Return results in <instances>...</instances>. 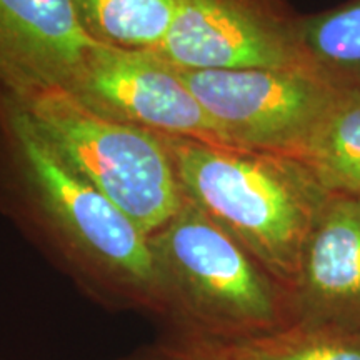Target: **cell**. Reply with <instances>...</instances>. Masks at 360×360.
Wrapping results in <instances>:
<instances>
[{"label":"cell","mask_w":360,"mask_h":360,"mask_svg":"<svg viewBox=\"0 0 360 360\" xmlns=\"http://www.w3.org/2000/svg\"><path fill=\"white\" fill-rule=\"evenodd\" d=\"M64 90L114 122L165 137L231 147L188 89L182 69L159 51L94 44Z\"/></svg>","instance_id":"cell-6"},{"label":"cell","mask_w":360,"mask_h":360,"mask_svg":"<svg viewBox=\"0 0 360 360\" xmlns=\"http://www.w3.org/2000/svg\"><path fill=\"white\" fill-rule=\"evenodd\" d=\"M8 97L53 154L146 236L180 209L184 195L165 135L105 119L58 87Z\"/></svg>","instance_id":"cell-4"},{"label":"cell","mask_w":360,"mask_h":360,"mask_svg":"<svg viewBox=\"0 0 360 360\" xmlns=\"http://www.w3.org/2000/svg\"><path fill=\"white\" fill-rule=\"evenodd\" d=\"M307 62L337 87L360 89V0L304 15Z\"/></svg>","instance_id":"cell-12"},{"label":"cell","mask_w":360,"mask_h":360,"mask_svg":"<svg viewBox=\"0 0 360 360\" xmlns=\"http://www.w3.org/2000/svg\"><path fill=\"white\" fill-rule=\"evenodd\" d=\"M94 44L72 0H0V92L65 89Z\"/></svg>","instance_id":"cell-9"},{"label":"cell","mask_w":360,"mask_h":360,"mask_svg":"<svg viewBox=\"0 0 360 360\" xmlns=\"http://www.w3.org/2000/svg\"><path fill=\"white\" fill-rule=\"evenodd\" d=\"M0 209L94 302L160 321L147 236L0 92Z\"/></svg>","instance_id":"cell-1"},{"label":"cell","mask_w":360,"mask_h":360,"mask_svg":"<svg viewBox=\"0 0 360 360\" xmlns=\"http://www.w3.org/2000/svg\"><path fill=\"white\" fill-rule=\"evenodd\" d=\"M232 360H360V330L290 326L225 345Z\"/></svg>","instance_id":"cell-13"},{"label":"cell","mask_w":360,"mask_h":360,"mask_svg":"<svg viewBox=\"0 0 360 360\" xmlns=\"http://www.w3.org/2000/svg\"><path fill=\"white\" fill-rule=\"evenodd\" d=\"M84 32L119 49L159 51L175 13V0H72Z\"/></svg>","instance_id":"cell-11"},{"label":"cell","mask_w":360,"mask_h":360,"mask_svg":"<svg viewBox=\"0 0 360 360\" xmlns=\"http://www.w3.org/2000/svg\"><path fill=\"white\" fill-rule=\"evenodd\" d=\"M302 19L287 0H175L159 52L182 70L310 67Z\"/></svg>","instance_id":"cell-7"},{"label":"cell","mask_w":360,"mask_h":360,"mask_svg":"<svg viewBox=\"0 0 360 360\" xmlns=\"http://www.w3.org/2000/svg\"><path fill=\"white\" fill-rule=\"evenodd\" d=\"M180 191L290 289L330 193L304 162L165 137Z\"/></svg>","instance_id":"cell-3"},{"label":"cell","mask_w":360,"mask_h":360,"mask_svg":"<svg viewBox=\"0 0 360 360\" xmlns=\"http://www.w3.org/2000/svg\"><path fill=\"white\" fill-rule=\"evenodd\" d=\"M302 162L330 195L360 197V89H340Z\"/></svg>","instance_id":"cell-10"},{"label":"cell","mask_w":360,"mask_h":360,"mask_svg":"<svg viewBox=\"0 0 360 360\" xmlns=\"http://www.w3.org/2000/svg\"><path fill=\"white\" fill-rule=\"evenodd\" d=\"M167 330L232 345L290 327V289L184 197L147 236Z\"/></svg>","instance_id":"cell-2"},{"label":"cell","mask_w":360,"mask_h":360,"mask_svg":"<svg viewBox=\"0 0 360 360\" xmlns=\"http://www.w3.org/2000/svg\"><path fill=\"white\" fill-rule=\"evenodd\" d=\"M290 302L295 326L360 330V197L330 195L323 205L304 245Z\"/></svg>","instance_id":"cell-8"},{"label":"cell","mask_w":360,"mask_h":360,"mask_svg":"<svg viewBox=\"0 0 360 360\" xmlns=\"http://www.w3.org/2000/svg\"><path fill=\"white\" fill-rule=\"evenodd\" d=\"M114 360H232L225 345L197 339L186 334L165 330L150 344L141 345L132 352Z\"/></svg>","instance_id":"cell-14"},{"label":"cell","mask_w":360,"mask_h":360,"mask_svg":"<svg viewBox=\"0 0 360 360\" xmlns=\"http://www.w3.org/2000/svg\"><path fill=\"white\" fill-rule=\"evenodd\" d=\"M231 147L302 162L340 89L310 67L182 70Z\"/></svg>","instance_id":"cell-5"}]
</instances>
